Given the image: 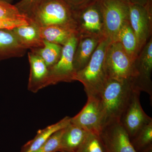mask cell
Here are the masks:
<instances>
[{"instance_id": "obj_21", "label": "cell", "mask_w": 152, "mask_h": 152, "mask_svg": "<svg viewBox=\"0 0 152 152\" xmlns=\"http://www.w3.org/2000/svg\"><path fill=\"white\" fill-rule=\"evenodd\" d=\"M43 47L32 49L30 51L40 57L50 69L58 61L61 54L62 46L44 40Z\"/></svg>"}, {"instance_id": "obj_20", "label": "cell", "mask_w": 152, "mask_h": 152, "mask_svg": "<svg viewBox=\"0 0 152 152\" xmlns=\"http://www.w3.org/2000/svg\"><path fill=\"white\" fill-rule=\"evenodd\" d=\"M116 41L119 42L125 51L134 61L140 51L137 41L129 23L126 24L121 30Z\"/></svg>"}, {"instance_id": "obj_4", "label": "cell", "mask_w": 152, "mask_h": 152, "mask_svg": "<svg viewBox=\"0 0 152 152\" xmlns=\"http://www.w3.org/2000/svg\"><path fill=\"white\" fill-rule=\"evenodd\" d=\"M104 22V37L116 41L121 30L129 23V3L126 0H98Z\"/></svg>"}, {"instance_id": "obj_1", "label": "cell", "mask_w": 152, "mask_h": 152, "mask_svg": "<svg viewBox=\"0 0 152 152\" xmlns=\"http://www.w3.org/2000/svg\"><path fill=\"white\" fill-rule=\"evenodd\" d=\"M134 89L131 80L108 79L97 96L100 104L104 126L109 123L120 121Z\"/></svg>"}, {"instance_id": "obj_24", "label": "cell", "mask_w": 152, "mask_h": 152, "mask_svg": "<svg viewBox=\"0 0 152 152\" xmlns=\"http://www.w3.org/2000/svg\"><path fill=\"white\" fill-rule=\"evenodd\" d=\"M64 129V128L54 133L39 148L33 152H60L61 138Z\"/></svg>"}, {"instance_id": "obj_25", "label": "cell", "mask_w": 152, "mask_h": 152, "mask_svg": "<svg viewBox=\"0 0 152 152\" xmlns=\"http://www.w3.org/2000/svg\"><path fill=\"white\" fill-rule=\"evenodd\" d=\"M42 1V0H21L15 6L22 15L28 18L33 9Z\"/></svg>"}, {"instance_id": "obj_28", "label": "cell", "mask_w": 152, "mask_h": 152, "mask_svg": "<svg viewBox=\"0 0 152 152\" xmlns=\"http://www.w3.org/2000/svg\"><path fill=\"white\" fill-rule=\"evenodd\" d=\"M139 152H152V145L149 146Z\"/></svg>"}, {"instance_id": "obj_16", "label": "cell", "mask_w": 152, "mask_h": 152, "mask_svg": "<svg viewBox=\"0 0 152 152\" xmlns=\"http://www.w3.org/2000/svg\"><path fill=\"white\" fill-rule=\"evenodd\" d=\"M26 50L20 43L12 30L0 29V61L23 56Z\"/></svg>"}, {"instance_id": "obj_18", "label": "cell", "mask_w": 152, "mask_h": 152, "mask_svg": "<svg viewBox=\"0 0 152 152\" xmlns=\"http://www.w3.org/2000/svg\"><path fill=\"white\" fill-rule=\"evenodd\" d=\"M71 118L66 116L59 121L39 130L37 135L23 146L20 152H33L40 148L55 132L66 127L70 124Z\"/></svg>"}, {"instance_id": "obj_6", "label": "cell", "mask_w": 152, "mask_h": 152, "mask_svg": "<svg viewBox=\"0 0 152 152\" xmlns=\"http://www.w3.org/2000/svg\"><path fill=\"white\" fill-rule=\"evenodd\" d=\"M73 11L78 36L105 38L103 19L98 0L83 8Z\"/></svg>"}, {"instance_id": "obj_26", "label": "cell", "mask_w": 152, "mask_h": 152, "mask_svg": "<svg viewBox=\"0 0 152 152\" xmlns=\"http://www.w3.org/2000/svg\"><path fill=\"white\" fill-rule=\"evenodd\" d=\"M73 11L80 10L86 7L96 0H63Z\"/></svg>"}, {"instance_id": "obj_7", "label": "cell", "mask_w": 152, "mask_h": 152, "mask_svg": "<svg viewBox=\"0 0 152 152\" xmlns=\"http://www.w3.org/2000/svg\"><path fill=\"white\" fill-rule=\"evenodd\" d=\"M77 41L78 35H75L63 46L58 61L49 69L50 86L76 81L77 72L74 68L73 59Z\"/></svg>"}, {"instance_id": "obj_13", "label": "cell", "mask_w": 152, "mask_h": 152, "mask_svg": "<svg viewBox=\"0 0 152 152\" xmlns=\"http://www.w3.org/2000/svg\"><path fill=\"white\" fill-rule=\"evenodd\" d=\"M28 58L30 73L28 89L30 91L36 93L50 86L49 68L40 57L32 52H29Z\"/></svg>"}, {"instance_id": "obj_14", "label": "cell", "mask_w": 152, "mask_h": 152, "mask_svg": "<svg viewBox=\"0 0 152 152\" xmlns=\"http://www.w3.org/2000/svg\"><path fill=\"white\" fill-rule=\"evenodd\" d=\"M103 39L91 36H78L73 59L74 66L77 73L87 65Z\"/></svg>"}, {"instance_id": "obj_10", "label": "cell", "mask_w": 152, "mask_h": 152, "mask_svg": "<svg viewBox=\"0 0 152 152\" xmlns=\"http://www.w3.org/2000/svg\"><path fill=\"white\" fill-rule=\"evenodd\" d=\"M140 93L134 89L127 105L120 118V122L126 131L130 139L144 126L152 122V118L145 113L141 105Z\"/></svg>"}, {"instance_id": "obj_27", "label": "cell", "mask_w": 152, "mask_h": 152, "mask_svg": "<svg viewBox=\"0 0 152 152\" xmlns=\"http://www.w3.org/2000/svg\"><path fill=\"white\" fill-rule=\"evenodd\" d=\"M129 3L135 4L140 5L142 6H146L151 2V0H126Z\"/></svg>"}, {"instance_id": "obj_23", "label": "cell", "mask_w": 152, "mask_h": 152, "mask_svg": "<svg viewBox=\"0 0 152 152\" xmlns=\"http://www.w3.org/2000/svg\"><path fill=\"white\" fill-rule=\"evenodd\" d=\"M76 152H107L99 134L89 133Z\"/></svg>"}, {"instance_id": "obj_29", "label": "cell", "mask_w": 152, "mask_h": 152, "mask_svg": "<svg viewBox=\"0 0 152 152\" xmlns=\"http://www.w3.org/2000/svg\"><path fill=\"white\" fill-rule=\"evenodd\" d=\"M12 0H0V1L7 2L10 3Z\"/></svg>"}, {"instance_id": "obj_15", "label": "cell", "mask_w": 152, "mask_h": 152, "mask_svg": "<svg viewBox=\"0 0 152 152\" xmlns=\"http://www.w3.org/2000/svg\"><path fill=\"white\" fill-rule=\"evenodd\" d=\"M12 30L20 43L26 50L43 47L40 27L32 21L28 24L20 26Z\"/></svg>"}, {"instance_id": "obj_11", "label": "cell", "mask_w": 152, "mask_h": 152, "mask_svg": "<svg viewBox=\"0 0 152 152\" xmlns=\"http://www.w3.org/2000/svg\"><path fill=\"white\" fill-rule=\"evenodd\" d=\"M86 104L79 113L71 118L70 123L90 133L100 134L104 127L103 118L98 97L88 96Z\"/></svg>"}, {"instance_id": "obj_9", "label": "cell", "mask_w": 152, "mask_h": 152, "mask_svg": "<svg viewBox=\"0 0 152 152\" xmlns=\"http://www.w3.org/2000/svg\"><path fill=\"white\" fill-rule=\"evenodd\" d=\"M152 37L142 49L134 61V74L131 80L134 88L145 92L152 99Z\"/></svg>"}, {"instance_id": "obj_2", "label": "cell", "mask_w": 152, "mask_h": 152, "mask_svg": "<svg viewBox=\"0 0 152 152\" xmlns=\"http://www.w3.org/2000/svg\"><path fill=\"white\" fill-rule=\"evenodd\" d=\"M110 42L107 39H103L87 65L77 72L76 81L83 85L87 96H97L107 80L104 59L106 50Z\"/></svg>"}, {"instance_id": "obj_22", "label": "cell", "mask_w": 152, "mask_h": 152, "mask_svg": "<svg viewBox=\"0 0 152 152\" xmlns=\"http://www.w3.org/2000/svg\"><path fill=\"white\" fill-rule=\"evenodd\" d=\"M130 141L137 152L152 145V122L143 127L130 139Z\"/></svg>"}, {"instance_id": "obj_12", "label": "cell", "mask_w": 152, "mask_h": 152, "mask_svg": "<svg viewBox=\"0 0 152 152\" xmlns=\"http://www.w3.org/2000/svg\"><path fill=\"white\" fill-rule=\"evenodd\" d=\"M107 152H137L120 121L107 124L99 134Z\"/></svg>"}, {"instance_id": "obj_5", "label": "cell", "mask_w": 152, "mask_h": 152, "mask_svg": "<svg viewBox=\"0 0 152 152\" xmlns=\"http://www.w3.org/2000/svg\"><path fill=\"white\" fill-rule=\"evenodd\" d=\"M104 66L108 79L124 80L132 77L134 61L118 41L109 44L105 56Z\"/></svg>"}, {"instance_id": "obj_19", "label": "cell", "mask_w": 152, "mask_h": 152, "mask_svg": "<svg viewBox=\"0 0 152 152\" xmlns=\"http://www.w3.org/2000/svg\"><path fill=\"white\" fill-rule=\"evenodd\" d=\"M41 37L44 40L64 46L75 35H78L76 30L67 27L50 26L40 28Z\"/></svg>"}, {"instance_id": "obj_3", "label": "cell", "mask_w": 152, "mask_h": 152, "mask_svg": "<svg viewBox=\"0 0 152 152\" xmlns=\"http://www.w3.org/2000/svg\"><path fill=\"white\" fill-rule=\"evenodd\" d=\"M28 18L40 28L60 26L77 31L73 11L63 0H42Z\"/></svg>"}, {"instance_id": "obj_8", "label": "cell", "mask_w": 152, "mask_h": 152, "mask_svg": "<svg viewBox=\"0 0 152 152\" xmlns=\"http://www.w3.org/2000/svg\"><path fill=\"white\" fill-rule=\"evenodd\" d=\"M129 23L136 36L140 52L152 37L151 2L146 6L129 3Z\"/></svg>"}, {"instance_id": "obj_17", "label": "cell", "mask_w": 152, "mask_h": 152, "mask_svg": "<svg viewBox=\"0 0 152 152\" xmlns=\"http://www.w3.org/2000/svg\"><path fill=\"white\" fill-rule=\"evenodd\" d=\"M89 133L70 123L64 128L61 138L60 152H76Z\"/></svg>"}]
</instances>
